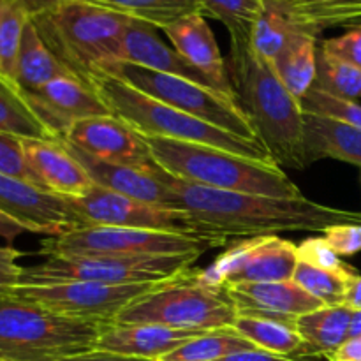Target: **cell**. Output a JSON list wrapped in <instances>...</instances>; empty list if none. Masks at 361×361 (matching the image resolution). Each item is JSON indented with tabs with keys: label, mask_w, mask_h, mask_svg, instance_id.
<instances>
[{
	"label": "cell",
	"mask_w": 361,
	"mask_h": 361,
	"mask_svg": "<svg viewBox=\"0 0 361 361\" xmlns=\"http://www.w3.org/2000/svg\"><path fill=\"white\" fill-rule=\"evenodd\" d=\"M236 317L238 310L228 289L210 286L201 279V271L189 270L130 303L115 321L212 331L231 328Z\"/></svg>",
	"instance_id": "52a82bcc"
},
{
	"label": "cell",
	"mask_w": 361,
	"mask_h": 361,
	"mask_svg": "<svg viewBox=\"0 0 361 361\" xmlns=\"http://www.w3.org/2000/svg\"><path fill=\"white\" fill-rule=\"evenodd\" d=\"M35 113L56 140H62L76 122L113 115L90 83L78 76L59 78L35 90H25Z\"/></svg>",
	"instance_id": "2e32d148"
},
{
	"label": "cell",
	"mask_w": 361,
	"mask_h": 361,
	"mask_svg": "<svg viewBox=\"0 0 361 361\" xmlns=\"http://www.w3.org/2000/svg\"><path fill=\"white\" fill-rule=\"evenodd\" d=\"M351 338L361 337V310H353V319H351Z\"/></svg>",
	"instance_id": "681fc988"
},
{
	"label": "cell",
	"mask_w": 361,
	"mask_h": 361,
	"mask_svg": "<svg viewBox=\"0 0 361 361\" xmlns=\"http://www.w3.org/2000/svg\"><path fill=\"white\" fill-rule=\"evenodd\" d=\"M204 331H183L159 324L106 323L95 349L145 360H161Z\"/></svg>",
	"instance_id": "ffe728a7"
},
{
	"label": "cell",
	"mask_w": 361,
	"mask_h": 361,
	"mask_svg": "<svg viewBox=\"0 0 361 361\" xmlns=\"http://www.w3.org/2000/svg\"><path fill=\"white\" fill-rule=\"evenodd\" d=\"M0 133L20 140H56L35 113L27 92L0 76Z\"/></svg>",
	"instance_id": "83f0119b"
},
{
	"label": "cell",
	"mask_w": 361,
	"mask_h": 361,
	"mask_svg": "<svg viewBox=\"0 0 361 361\" xmlns=\"http://www.w3.org/2000/svg\"><path fill=\"white\" fill-rule=\"evenodd\" d=\"M21 233H27V228H25L21 222H18L16 219H13L11 215L4 214L0 210V236L6 238L7 242H13L16 236H20Z\"/></svg>",
	"instance_id": "7dc6e473"
},
{
	"label": "cell",
	"mask_w": 361,
	"mask_h": 361,
	"mask_svg": "<svg viewBox=\"0 0 361 361\" xmlns=\"http://www.w3.org/2000/svg\"><path fill=\"white\" fill-rule=\"evenodd\" d=\"M106 323L60 316L0 296V361H59L95 349Z\"/></svg>",
	"instance_id": "8992f818"
},
{
	"label": "cell",
	"mask_w": 361,
	"mask_h": 361,
	"mask_svg": "<svg viewBox=\"0 0 361 361\" xmlns=\"http://www.w3.org/2000/svg\"><path fill=\"white\" fill-rule=\"evenodd\" d=\"M69 76H76V74L46 46L35 25L32 23V20H28L23 37H21L14 81L23 90H35L48 85L49 81Z\"/></svg>",
	"instance_id": "cb8c5ba5"
},
{
	"label": "cell",
	"mask_w": 361,
	"mask_h": 361,
	"mask_svg": "<svg viewBox=\"0 0 361 361\" xmlns=\"http://www.w3.org/2000/svg\"><path fill=\"white\" fill-rule=\"evenodd\" d=\"M293 11H295L296 21L303 30L319 35L326 28L349 27V25L360 21L361 0H334V2L310 7L293 6Z\"/></svg>",
	"instance_id": "836d02e7"
},
{
	"label": "cell",
	"mask_w": 361,
	"mask_h": 361,
	"mask_svg": "<svg viewBox=\"0 0 361 361\" xmlns=\"http://www.w3.org/2000/svg\"><path fill=\"white\" fill-rule=\"evenodd\" d=\"M231 328L247 341L252 342L256 348L264 349V351L277 353L282 356L305 351V342L300 337L296 324L293 323H282V321L264 319V317L238 316Z\"/></svg>",
	"instance_id": "f546056e"
},
{
	"label": "cell",
	"mask_w": 361,
	"mask_h": 361,
	"mask_svg": "<svg viewBox=\"0 0 361 361\" xmlns=\"http://www.w3.org/2000/svg\"><path fill=\"white\" fill-rule=\"evenodd\" d=\"M226 289L235 302L238 316L264 317L295 324L298 317L324 307L295 281L250 282L226 286Z\"/></svg>",
	"instance_id": "e0dca14e"
},
{
	"label": "cell",
	"mask_w": 361,
	"mask_h": 361,
	"mask_svg": "<svg viewBox=\"0 0 361 361\" xmlns=\"http://www.w3.org/2000/svg\"><path fill=\"white\" fill-rule=\"evenodd\" d=\"M88 83L95 88L113 115L120 116L143 136H159L185 143L207 145L261 162H275L263 143L229 134L196 116L171 108L130 85L104 73L92 74ZM277 164V162H275Z\"/></svg>",
	"instance_id": "5b68a950"
},
{
	"label": "cell",
	"mask_w": 361,
	"mask_h": 361,
	"mask_svg": "<svg viewBox=\"0 0 361 361\" xmlns=\"http://www.w3.org/2000/svg\"><path fill=\"white\" fill-rule=\"evenodd\" d=\"M59 361H159V360H145V358H134V356H123L116 355V353L101 351V349H92V351L80 353V355L67 356V358Z\"/></svg>",
	"instance_id": "7bdbcfd3"
},
{
	"label": "cell",
	"mask_w": 361,
	"mask_h": 361,
	"mask_svg": "<svg viewBox=\"0 0 361 361\" xmlns=\"http://www.w3.org/2000/svg\"><path fill=\"white\" fill-rule=\"evenodd\" d=\"M25 155L42 187L62 197H81L94 187L83 166L60 140H23Z\"/></svg>",
	"instance_id": "44dd1931"
},
{
	"label": "cell",
	"mask_w": 361,
	"mask_h": 361,
	"mask_svg": "<svg viewBox=\"0 0 361 361\" xmlns=\"http://www.w3.org/2000/svg\"><path fill=\"white\" fill-rule=\"evenodd\" d=\"M353 25H361V20L356 21V23H353ZM353 25H349V27H353Z\"/></svg>",
	"instance_id": "db71d44e"
},
{
	"label": "cell",
	"mask_w": 361,
	"mask_h": 361,
	"mask_svg": "<svg viewBox=\"0 0 361 361\" xmlns=\"http://www.w3.org/2000/svg\"><path fill=\"white\" fill-rule=\"evenodd\" d=\"M314 87L342 99H361V69L355 63L342 60L317 48V76Z\"/></svg>",
	"instance_id": "d6a6232c"
},
{
	"label": "cell",
	"mask_w": 361,
	"mask_h": 361,
	"mask_svg": "<svg viewBox=\"0 0 361 361\" xmlns=\"http://www.w3.org/2000/svg\"><path fill=\"white\" fill-rule=\"evenodd\" d=\"M6 2H7V0H0V11H2V7L6 6Z\"/></svg>",
	"instance_id": "f5cc1de1"
},
{
	"label": "cell",
	"mask_w": 361,
	"mask_h": 361,
	"mask_svg": "<svg viewBox=\"0 0 361 361\" xmlns=\"http://www.w3.org/2000/svg\"><path fill=\"white\" fill-rule=\"evenodd\" d=\"M317 48V35L302 30L271 62L284 87L298 102H302L307 92L316 83Z\"/></svg>",
	"instance_id": "484cf974"
},
{
	"label": "cell",
	"mask_w": 361,
	"mask_h": 361,
	"mask_svg": "<svg viewBox=\"0 0 361 361\" xmlns=\"http://www.w3.org/2000/svg\"><path fill=\"white\" fill-rule=\"evenodd\" d=\"M298 245L277 235L243 238L222 254L201 279L215 288L250 282L293 281L298 267Z\"/></svg>",
	"instance_id": "4fadbf2b"
},
{
	"label": "cell",
	"mask_w": 361,
	"mask_h": 361,
	"mask_svg": "<svg viewBox=\"0 0 361 361\" xmlns=\"http://www.w3.org/2000/svg\"><path fill=\"white\" fill-rule=\"evenodd\" d=\"M321 48L342 60L355 63L361 69V25H353L348 32L337 37L321 41Z\"/></svg>",
	"instance_id": "ab89813d"
},
{
	"label": "cell",
	"mask_w": 361,
	"mask_h": 361,
	"mask_svg": "<svg viewBox=\"0 0 361 361\" xmlns=\"http://www.w3.org/2000/svg\"><path fill=\"white\" fill-rule=\"evenodd\" d=\"M344 305L351 310H361V275L353 274L345 282Z\"/></svg>",
	"instance_id": "bcb514c9"
},
{
	"label": "cell",
	"mask_w": 361,
	"mask_h": 361,
	"mask_svg": "<svg viewBox=\"0 0 361 361\" xmlns=\"http://www.w3.org/2000/svg\"><path fill=\"white\" fill-rule=\"evenodd\" d=\"M164 34L171 41L173 48L187 60L192 67H196L212 85L215 90L235 97L231 76H229L228 62L219 49L215 35L208 27L207 20L201 13L190 14L164 28Z\"/></svg>",
	"instance_id": "d6986e66"
},
{
	"label": "cell",
	"mask_w": 361,
	"mask_h": 361,
	"mask_svg": "<svg viewBox=\"0 0 361 361\" xmlns=\"http://www.w3.org/2000/svg\"><path fill=\"white\" fill-rule=\"evenodd\" d=\"M28 16L16 0H7L0 11V76L13 80L16 76V62L21 37L27 27Z\"/></svg>",
	"instance_id": "e575fe53"
},
{
	"label": "cell",
	"mask_w": 361,
	"mask_h": 361,
	"mask_svg": "<svg viewBox=\"0 0 361 361\" xmlns=\"http://www.w3.org/2000/svg\"><path fill=\"white\" fill-rule=\"evenodd\" d=\"M0 173L42 187L41 180L37 178L34 169L28 164L27 155H25L23 140L4 133H0Z\"/></svg>",
	"instance_id": "f35d334b"
},
{
	"label": "cell",
	"mask_w": 361,
	"mask_h": 361,
	"mask_svg": "<svg viewBox=\"0 0 361 361\" xmlns=\"http://www.w3.org/2000/svg\"><path fill=\"white\" fill-rule=\"evenodd\" d=\"M152 159L183 182L226 192L302 197V190L275 162H261L207 145L143 136Z\"/></svg>",
	"instance_id": "3957f363"
},
{
	"label": "cell",
	"mask_w": 361,
	"mask_h": 361,
	"mask_svg": "<svg viewBox=\"0 0 361 361\" xmlns=\"http://www.w3.org/2000/svg\"><path fill=\"white\" fill-rule=\"evenodd\" d=\"M164 282L120 286L81 281L18 282L7 288V295L44 307L60 316L97 321V323H113L130 303L148 295Z\"/></svg>",
	"instance_id": "8fae6325"
},
{
	"label": "cell",
	"mask_w": 361,
	"mask_h": 361,
	"mask_svg": "<svg viewBox=\"0 0 361 361\" xmlns=\"http://www.w3.org/2000/svg\"><path fill=\"white\" fill-rule=\"evenodd\" d=\"M303 136L307 168L323 159H335L361 168L360 127L303 113Z\"/></svg>",
	"instance_id": "603a6c76"
},
{
	"label": "cell",
	"mask_w": 361,
	"mask_h": 361,
	"mask_svg": "<svg viewBox=\"0 0 361 361\" xmlns=\"http://www.w3.org/2000/svg\"><path fill=\"white\" fill-rule=\"evenodd\" d=\"M120 60L145 67V69L157 71V73L185 78L194 83L214 88V85L196 67L190 66L175 48H169L155 34L154 27L141 23V21H133L127 27L122 41V49H120Z\"/></svg>",
	"instance_id": "7402d4cb"
},
{
	"label": "cell",
	"mask_w": 361,
	"mask_h": 361,
	"mask_svg": "<svg viewBox=\"0 0 361 361\" xmlns=\"http://www.w3.org/2000/svg\"><path fill=\"white\" fill-rule=\"evenodd\" d=\"M97 73L109 74V76L130 85L136 90L143 92L171 108L189 113L203 122L212 123L226 133L235 134L247 141L261 143L238 101L215 90V88L194 83L185 78L145 69V67L122 62V60L108 63Z\"/></svg>",
	"instance_id": "ba28073f"
},
{
	"label": "cell",
	"mask_w": 361,
	"mask_h": 361,
	"mask_svg": "<svg viewBox=\"0 0 361 361\" xmlns=\"http://www.w3.org/2000/svg\"><path fill=\"white\" fill-rule=\"evenodd\" d=\"M303 113L310 115L326 116V118L337 120V122L348 123L361 129V104L351 99H342L337 95L326 94L319 88L312 87L302 99Z\"/></svg>",
	"instance_id": "8d00e7d4"
},
{
	"label": "cell",
	"mask_w": 361,
	"mask_h": 361,
	"mask_svg": "<svg viewBox=\"0 0 361 361\" xmlns=\"http://www.w3.org/2000/svg\"><path fill=\"white\" fill-rule=\"evenodd\" d=\"M200 254L178 256H49L44 263L23 268L18 282H101L145 284L173 281L192 270ZM16 282V284H18Z\"/></svg>",
	"instance_id": "9c48e42d"
},
{
	"label": "cell",
	"mask_w": 361,
	"mask_h": 361,
	"mask_svg": "<svg viewBox=\"0 0 361 361\" xmlns=\"http://www.w3.org/2000/svg\"><path fill=\"white\" fill-rule=\"evenodd\" d=\"M323 236L341 257L361 252V224H338L324 229Z\"/></svg>",
	"instance_id": "60d3db41"
},
{
	"label": "cell",
	"mask_w": 361,
	"mask_h": 361,
	"mask_svg": "<svg viewBox=\"0 0 361 361\" xmlns=\"http://www.w3.org/2000/svg\"><path fill=\"white\" fill-rule=\"evenodd\" d=\"M21 7L25 9V13L28 16H37V14L44 13V11L51 9V7L59 6V4L66 2V0H16Z\"/></svg>",
	"instance_id": "c3c4849f"
},
{
	"label": "cell",
	"mask_w": 361,
	"mask_h": 361,
	"mask_svg": "<svg viewBox=\"0 0 361 361\" xmlns=\"http://www.w3.org/2000/svg\"><path fill=\"white\" fill-rule=\"evenodd\" d=\"M348 279L349 277H344V275L321 270L305 263H298L293 275V281L314 298L319 300L323 305H344Z\"/></svg>",
	"instance_id": "d590c367"
},
{
	"label": "cell",
	"mask_w": 361,
	"mask_h": 361,
	"mask_svg": "<svg viewBox=\"0 0 361 361\" xmlns=\"http://www.w3.org/2000/svg\"><path fill=\"white\" fill-rule=\"evenodd\" d=\"M224 245L214 238L145 229L83 226L42 242L44 256H178L200 254Z\"/></svg>",
	"instance_id": "30bf717a"
},
{
	"label": "cell",
	"mask_w": 361,
	"mask_h": 361,
	"mask_svg": "<svg viewBox=\"0 0 361 361\" xmlns=\"http://www.w3.org/2000/svg\"><path fill=\"white\" fill-rule=\"evenodd\" d=\"M302 30L288 0H263L259 18L250 37V46L257 55L268 62H274L288 42Z\"/></svg>",
	"instance_id": "4316f807"
},
{
	"label": "cell",
	"mask_w": 361,
	"mask_h": 361,
	"mask_svg": "<svg viewBox=\"0 0 361 361\" xmlns=\"http://www.w3.org/2000/svg\"><path fill=\"white\" fill-rule=\"evenodd\" d=\"M228 69L236 101L271 159L281 168L305 169L302 104L284 87L274 63L250 44H231Z\"/></svg>",
	"instance_id": "7a4b0ae2"
},
{
	"label": "cell",
	"mask_w": 361,
	"mask_h": 361,
	"mask_svg": "<svg viewBox=\"0 0 361 361\" xmlns=\"http://www.w3.org/2000/svg\"><path fill=\"white\" fill-rule=\"evenodd\" d=\"M249 349H256V345L233 328H221L200 334L159 361H217Z\"/></svg>",
	"instance_id": "4dcf8cb0"
},
{
	"label": "cell",
	"mask_w": 361,
	"mask_h": 361,
	"mask_svg": "<svg viewBox=\"0 0 361 361\" xmlns=\"http://www.w3.org/2000/svg\"><path fill=\"white\" fill-rule=\"evenodd\" d=\"M298 261L310 264V267L321 268V270L344 275V277H351L353 274H356L348 263L342 261V257L335 252L334 247L326 242L324 236L303 240L298 245Z\"/></svg>",
	"instance_id": "74e56055"
},
{
	"label": "cell",
	"mask_w": 361,
	"mask_h": 361,
	"mask_svg": "<svg viewBox=\"0 0 361 361\" xmlns=\"http://www.w3.org/2000/svg\"><path fill=\"white\" fill-rule=\"evenodd\" d=\"M6 293H7V288H2V286H0V296L6 295Z\"/></svg>",
	"instance_id": "816d5d0a"
},
{
	"label": "cell",
	"mask_w": 361,
	"mask_h": 361,
	"mask_svg": "<svg viewBox=\"0 0 361 361\" xmlns=\"http://www.w3.org/2000/svg\"><path fill=\"white\" fill-rule=\"evenodd\" d=\"M23 252L13 249V247H0V286L11 288L20 281L23 274V267L18 261Z\"/></svg>",
	"instance_id": "b9f144b4"
},
{
	"label": "cell",
	"mask_w": 361,
	"mask_h": 361,
	"mask_svg": "<svg viewBox=\"0 0 361 361\" xmlns=\"http://www.w3.org/2000/svg\"><path fill=\"white\" fill-rule=\"evenodd\" d=\"M217 361H295V360H291L289 356H282V355H277V353H270V351H264V349L256 348V349H249V351L233 353V355L224 356V358Z\"/></svg>",
	"instance_id": "ee69618b"
},
{
	"label": "cell",
	"mask_w": 361,
	"mask_h": 361,
	"mask_svg": "<svg viewBox=\"0 0 361 361\" xmlns=\"http://www.w3.org/2000/svg\"><path fill=\"white\" fill-rule=\"evenodd\" d=\"M62 141V140H60ZM67 150L73 154V157L80 162L92 178L94 185L108 189L111 192L122 194V196L134 197V200L145 201V203L157 204L164 208H176L182 210L178 203V197L169 187H166L154 173L150 171V166L147 169L133 168V166L113 164V162L99 161V159L90 157L85 152L71 147L66 141Z\"/></svg>",
	"instance_id": "ac0fdd59"
},
{
	"label": "cell",
	"mask_w": 361,
	"mask_h": 361,
	"mask_svg": "<svg viewBox=\"0 0 361 361\" xmlns=\"http://www.w3.org/2000/svg\"><path fill=\"white\" fill-rule=\"evenodd\" d=\"M353 310L345 305H324L296 319V330L305 349L330 356L351 338Z\"/></svg>",
	"instance_id": "d4e9b609"
},
{
	"label": "cell",
	"mask_w": 361,
	"mask_h": 361,
	"mask_svg": "<svg viewBox=\"0 0 361 361\" xmlns=\"http://www.w3.org/2000/svg\"><path fill=\"white\" fill-rule=\"evenodd\" d=\"M49 49L83 81L118 62L123 35L134 20L85 0H66L30 18Z\"/></svg>",
	"instance_id": "277c9868"
},
{
	"label": "cell",
	"mask_w": 361,
	"mask_h": 361,
	"mask_svg": "<svg viewBox=\"0 0 361 361\" xmlns=\"http://www.w3.org/2000/svg\"><path fill=\"white\" fill-rule=\"evenodd\" d=\"M295 7H310V6H321V4L334 2V0H288Z\"/></svg>",
	"instance_id": "f907efd6"
},
{
	"label": "cell",
	"mask_w": 361,
	"mask_h": 361,
	"mask_svg": "<svg viewBox=\"0 0 361 361\" xmlns=\"http://www.w3.org/2000/svg\"><path fill=\"white\" fill-rule=\"evenodd\" d=\"M152 173L173 190L182 210L192 215L207 231L224 238H252L284 231L323 233L338 224H361V212L341 210L307 197H271L226 192L183 182L157 162Z\"/></svg>",
	"instance_id": "6da1fadb"
},
{
	"label": "cell",
	"mask_w": 361,
	"mask_h": 361,
	"mask_svg": "<svg viewBox=\"0 0 361 361\" xmlns=\"http://www.w3.org/2000/svg\"><path fill=\"white\" fill-rule=\"evenodd\" d=\"M328 361H361V337L349 338L341 349L326 356Z\"/></svg>",
	"instance_id": "f6af8a7d"
},
{
	"label": "cell",
	"mask_w": 361,
	"mask_h": 361,
	"mask_svg": "<svg viewBox=\"0 0 361 361\" xmlns=\"http://www.w3.org/2000/svg\"><path fill=\"white\" fill-rule=\"evenodd\" d=\"M201 14L215 18L228 28L231 44H250L263 0H197Z\"/></svg>",
	"instance_id": "1f68e13d"
},
{
	"label": "cell",
	"mask_w": 361,
	"mask_h": 361,
	"mask_svg": "<svg viewBox=\"0 0 361 361\" xmlns=\"http://www.w3.org/2000/svg\"><path fill=\"white\" fill-rule=\"evenodd\" d=\"M67 201L85 226H108V228L194 235L219 240L224 245L229 242L224 236L207 231L185 210L145 203V201L122 196V194L111 192L97 185L92 187L85 196L67 197Z\"/></svg>",
	"instance_id": "7c38bea8"
},
{
	"label": "cell",
	"mask_w": 361,
	"mask_h": 361,
	"mask_svg": "<svg viewBox=\"0 0 361 361\" xmlns=\"http://www.w3.org/2000/svg\"><path fill=\"white\" fill-rule=\"evenodd\" d=\"M0 210L37 235L59 236L85 226L67 197L4 173H0Z\"/></svg>",
	"instance_id": "5bb4252c"
},
{
	"label": "cell",
	"mask_w": 361,
	"mask_h": 361,
	"mask_svg": "<svg viewBox=\"0 0 361 361\" xmlns=\"http://www.w3.org/2000/svg\"><path fill=\"white\" fill-rule=\"evenodd\" d=\"M62 141L99 161L141 169L154 164L143 134L116 115L80 120L71 127Z\"/></svg>",
	"instance_id": "9a60e30c"
},
{
	"label": "cell",
	"mask_w": 361,
	"mask_h": 361,
	"mask_svg": "<svg viewBox=\"0 0 361 361\" xmlns=\"http://www.w3.org/2000/svg\"><path fill=\"white\" fill-rule=\"evenodd\" d=\"M154 28L171 27L190 14L201 13L197 0H85Z\"/></svg>",
	"instance_id": "f1b7e54d"
}]
</instances>
